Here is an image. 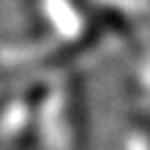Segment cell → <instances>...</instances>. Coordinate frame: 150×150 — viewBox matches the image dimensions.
<instances>
[{
  "label": "cell",
  "mask_w": 150,
  "mask_h": 150,
  "mask_svg": "<svg viewBox=\"0 0 150 150\" xmlns=\"http://www.w3.org/2000/svg\"><path fill=\"white\" fill-rule=\"evenodd\" d=\"M82 124L78 90L70 82L51 90L39 116V140L46 150H80Z\"/></svg>",
  "instance_id": "cell-1"
},
{
  "label": "cell",
  "mask_w": 150,
  "mask_h": 150,
  "mask_svg": "<svg viewBox=\"0 0 150 150\" xmlns=\"http://www.w3.org/2000/svg\"><path fill=\"white\" fill-rule=\"evenodd\" d=\"M49 95L46 85H34L5 104L0 111V136L12 148H27L39 138V116L44 99Z\"/></svg>",
  "instance_id": "cell-2"
},
{
  "label": "cell",
  "mask_w": 150,
  "mask_h": 150,
  "mask_svg": "<svg viewBox=\"0 0 150 150\" xmlns=\"http://www.w3.org/2000/svg\"><path fill=\"white\" fill-rule=\"evenodd\" d=\"M126 150H150V138H145V136H133V138L128 140Z\"/></svg>",
  "instance_id": "cell-3"
}]
</instances>
